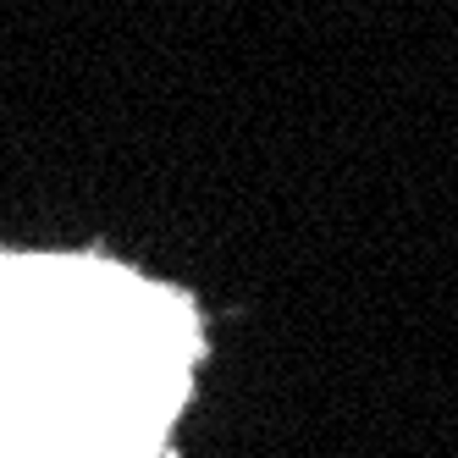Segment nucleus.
Returning a JSON list of instances; mask_svg holds the SVG:
<instances>
[{
	"mask_svg": "<svg viewBox=\"0 0 458 458\" xmlns=\"http://www.w3.org/2000/svg\"><path fill=\"white\" fill-rule=\"evenodd\" d=\"M199 353L166 282L100 254H0V458H160Z\"/></svg>",
	"mask_w": 458,
	"mask_h": 458,
	"instance_id": "nucleus-1",
	"label": "nucleus"
}]
</instances>
